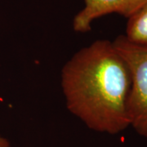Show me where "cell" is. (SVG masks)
<instances>
[{"label":"cell","instance_id":"obj_2","mask_svg":"<svg viewBox=\"0 0 147 147\" xmlns=\"http://www.w3.org/2000/svg\"><path fill=\"white\" fill-rule=\"evenodd\" d=\"M113 42L126 61L131 74V89L127 102L130 126L147 137V47L132 43L124 35Z\"/></svg>","mask_w":147,"mask_h":147},{"label":"cell","instance_id":"obj_1","mask_svg":"<svg viewBox=\"0 0 147 147\" xmlns=\"http://www.w3.org/2000/svg\"><path fill=\"white\" fill-rule=\"evenodd\" d=\"M61 84L66 107L90 129L116 134L130 126L131 74L109 40H96L63 66Z\"/></svg>","mask_w":147,"mask_h":147},{"label":"cell","instance_id":"obj_3","mask_svg":"<svg viewBox=\"0 0 147 147\" xmlns=\"http://www.w3.org/2000/svg\"><path fill=\"white\" fill-rule=\"evenodd\" d=\"M146 2L147 0H84V8L74 17V30L78 33L90 31L95 20L111 13H117L128 19Z\"/></svg>","mask_w":147,"mask_h":147},{"label":"cell","instance_id":"obj_5","mask_svg":"<svg viewBox=\"0 0 147 147\" xmlns=\"http://www.w3.org/2000/svg\"><path fill=\"white\" fill-rule=\"evenodd\" d=\"M0 147H11L10 142L1 135H0Z\"/></svg>","mask_w":147,"mask_h":147},{"label":"cell","instance_id":"obj_4","mask_svg":"<svg viewBox=\"0 0 147 147\" xmlns=\"http://www.w3.org/2000/svg\"><path fill=\"white\" fill-rule=\"evenodd\" d=\"M124 36L132 43L147 47V2L128 18Z\"/></svg>","mask_w":147,"mask_h":147}]
</instances>
